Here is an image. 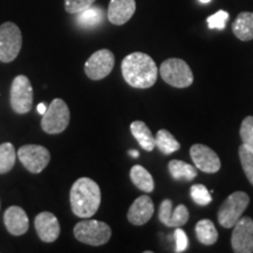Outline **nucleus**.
I'll use <instances>...</instances> for the list:
<instances>
[{
	"mask_svg": "<svg viewBox=\"0 0 253 253\" xmlns=\"http://www.w3.org/2000/svg\"><path fill=\"white\" fill-rule=\"evenodd\" d=\"M122 75L129 86L137 89H147L157 80L158 68L150 55L135 52L126 55L121 63Z\"/></svg>",
	"mask_w": 253,
	"mask_h": 253,
	"instance_id": "f257e3e1",
	"label": "nucleus"
},
{
	"mask_svg": "<svg viewBox=\"0 0 253 253\" xmlns=\"http://www.w3.org/2000/svg\"><path fill=\"white\" fill-rule=\"evenodd\" d=\"M101 204V190L93 179L82 177L71 189V207L75 216L90 218L97 212Z\"/></svg>",
	"mask_w": 253,
	"mask_h": 253,
	"instance_id": "f03ea898",
	"label": "nucleus"
},
{
	"mask_svg": "<svg viewBox=\"0 0 253 253\" xmlns=\"http://www.w3.org/2000/svg\"><path fill=\"white\" fill-rule=\"evenodd\" d=\"M74 236L84 244L101 246L109 242L112 237V229L108 224L100 220H82L75 225Z\"/></svg>",
	"mask_w": 253,
	"mask_h": 253,
	"instance_id": "7ed1b4c3",
	"label": "nucleus"
},
{
	"mask_svg": "<svg viewBox=\"0 0 253 253\" xmlns=\"http://www.w3.org/2000/svg\"><path fill=\"white\" fill-rule=\"evenodd\" d=\"M160 74L164 81L175 88H188L194 82L191 68L184 60L171 58L163 61Z\"/></svg>",
	"mask_w": 253,
	"mask_h": 253,
	"instance_id": "20e7f679",
	"label": "nucleus"
},
{
	"mask_svg": "<svg viewBox=\"0 0 253 253\" xmlns=\"http://www.w3.org/2000/svg\"><path fill=\"white\" fill-rule=\"evenodd\" d=\"M250 197L246 192L236 191L227 197L218 210V223L225 229H231L242 218L249 207Z\"/></svg>",
	"mask_w": 253,
	"mask_h": 253,
	"instance_id": "39448f33",
	"label": "nucleus"
},
{
	"mask_svg": "<svg viewBox=\"0 0 253 253\" xmlns=\"http://www.w3.org/2000/svg\"><path fill=\"white\" fill-rule=\"evenodd\" d=\"M71 113L68 106L61 99H54L41 119V128L47 134L55 135L65 131L69 125Z\"/></svg>",
	"mask_w": 253,
	"mask_h": 253,
	"instance_id": "423d86ee",
	"label": "nucleus"
},
{
	"mask_svg": "<svg viewBox=\"0 0 253 253\" xmlns=\"http://www.w3.org/2000/svg\"><path fill=\"white\" fill-rule=\"evenodd\" d=\"M23 45L20 28L13 23H4L0 26V61L12 62L17 58Z\"/></svg>",
	"mask_w": 253,
	"mask_h": 253,
	"instance_id": "0eeeda50",
	"label": "nucleus"
},
{
	"mask_svg": "<svg viewBox=\"0 0 253 253\" xmlns=\"http://www.w3.org/2000/svg\"><path fill=\"white\" fill-rule=\"evenodd\" d=\"M33 104V88L25 75H18L11 87V106L18 114H27Z\"/></svg>",
	"mask_w": 253,
	"mask_h": 253,
	"instance_id": "6e6552de",
	"label": "nucleus"
},
{
	"mask_svg": "<svg viewBox=\"0 0 253 253\" xmlns=\"http://www.w3.org/2000/svg\"><path fill=\"white\" fill-rule=\"evenodd\" d=\"M18 157L28 171L40 173L49 163L50 154L42 145L27 144L19 149Z\"/></svg>",
	"mask_w": 253,
	"mask_h": 253,
	"instance_id": "1a4fd4ad",
	"label": "nucleus"
},
{
	"mask_svg": "<svg viewBox=\"0 0 253 253\" xmlns=\"http://www.w3.org/2000/svg\"><path fill=\"white\" fill-rule=\"evenodd\" d=\"M115 56L109 49H100L90 55L84 65V72L91 80H102L113 71Z\"/></svg>",
	"mask_w": 253,
	"mask_h": 253,
	"instance_id": "9d476101",
	"label": "nucleus"
},
{
	"mask_svg": "<svg viewBox=\"0 0 253 253\" xmlns=\"http://www.w3.org/2000/svg\"><path fill=\"white\" fill-rule=\"evenodd\" d=\"M231 245L236 253L253 252V220L250 217H243L233 226Z\"/></svg>",
	"mask_w": 253,
	"mask_h": 253,
	"instance_id": "9b49d317",
	"label": "nucleus"
},
{
	"mask_svg": "<svg viewBox=\"0 0 253 253\" xmlns=\"http://www.w3.org/2000/svg\"><path fill=\"white\" fill-rule=\"evenodd\" d=\"M190 156L194 164L201 171L216 173L219 171L221 163L218 155L204 144H194L190 148Z\"/></svg>",
	"mask_w": 253,
	"mask_h": 253,
	"instance_id": "f8f14e48",
	"label": "nucleus"
},
{
	"mask_svg": "<svg viewBox=\"0 0 253 253\" xmlns=\"http://www.w3.org/2000/svg\"><path fill=\"white\" fill-rule=\"evenodd\" d=\"M189 211L184 204H179L175 210L172 209V202L164 199L158 211V219L168 227H181L189 220Z\"/></svg>",
	"mask_w": 253,
	"mask_h": 253,
	"instance_id": "ddd939ff",
	"label": "nucleus"
},
{
	"mask_svg": "<svg viewBox=\"0 0 253 253\" xmlns=\"http://www.w3.org/2000/svg\"><path fill=\"white\" fill-rule=\"evenodd\" d=\"M38 236L45 243H53L60 235V224L54 214L43 211L38 214L34 220Z\"/></svg>",
	"mask_w": 253,
	"mask_h": 253,
	"instance_id": "4468645a",
	"label": "nucleus"
},
{
	"mask_svg": "<svg viewBox=\"0 0 253 253\" xmlns=\"http://www.w3.org/2000/svg\"><path fill=\"white\" fill-rule=\"evenodd\" d=\"M155 211L154 202L149 196L143 195L135 199L134 203L129 208L128 220L132 225L141 226L147 224L151 219Z\"/></svg>",
	"mask_w": 253,
	"mask_h": 253,
	"instance_id": "2eb2a0df",
	"label": "nucleus"
},
{
	"mask_svg": "<svg viewBox=\"0 0 253 253\" xmlns=\"http://www.w3.org/2000/svg\"><path fill=\"white\" fill-rule=\"evenodd\" d=\"M136 11L135 0H110L108 7V20L113 25H125Z\"/></svg>",
	"mask_w": 253,
	"mask_h": 253,
	"instance_id": "dca6fc26",
	"label": "nucleus"
},
{
	"mask_svg": "<svg viewBox=\"0 0 253 253\" xmlns=\"http://www.w3.org/2000/svg\"><path fill=\"white\" fill-rule=\"evenodd\" d=\"M4 223L8 232L13 236L24 235V233L27 232L28 226H30L28 217L24 209L15 207V205L9 207L5 211Z\"/></svg>",
	"mask_w": 253,
	"mask_h": 253,
	"instance_id": "f3484780",
	"label": "nucleus"
},
{
	"mask_svg": "<svg viewBox=\"0 0 253 253\" xmlns=\"http://www.w3.org/2000/svg\"><path fill=\"white\" fill-rule=\"evenodd\" d=\"M235 36L242 41L253 40V12H242L232 24Z\"/></svg>",
	"mask_w": 253,
	"mask_h": 253,
	"instance_id": "a211bd4d",
	"label": "nucleus"
},
{
	"mask_svg": "<svg viewBox=\"0 0 253 253\" xmlns=\"http://www.w3.org/2000/svg\"><path fill=\"white\" fill-rule=\"evenodd\" d=\"M130 131L135 140L138 142L142 149L145 151H153L156 147L155 143V136L149 129V126L143 121H134L130 125Z\"/></svg>",
	"mask_w": 253,
	"mask_h": 253,
	"instance_id": "6ab92c4d",
	"label": "nucleus"
},
{
	"mask_svg": "<svg viewBox=\"0 0 253 253\" xmlns=\"http://www.w3.org/2000/svg\"><path fill=\"white\" fill-rule=\"evenodd\" d=\"M168 169H169L170 175L176 181L191 182L197 176V169H196V167L179 160L170 161L169 164H168Z\"/></svg>",
	"mask_w": 253,
	"mask_h": 253,
	"instance_id": "aec40b11",
	"label": "nucleus"
},
{
	"mask_svg": "<svg viewBox=\"0 0 253 253\" xmlns=\"http://www.w3.org/2000/svg\"><path fill=\"white\" fill-rule=\"evenodd\" d=\"M103 19H104L103 9L91 5L90 7L79 12L77 15V24L81 28L90 30V28H95L99 26V25L102 24Z\"/></svg>",
	"mask_w": 253,
	"mask_h": 253,
	"instance_id": "412c9836",
	"label": "nucleus"
},
{
	"mask_svg": "<svg viewBox=\"0 0 253 253\" xmlns=\"http://www.w3.org/2000/svg\"><path fill=\"white\" fill-rule=\"evenodd\" d=\"M130 179L137 189L143 192H153L155 183L153 176L142 166H134L130 170Z\"/></svg>",
	"mask_w": 253,
	"mask_h": 253,
	"instance_id": "4be33fe9",
	"label": "nucleus"
},
{
	"mask_svg": "<svg viewBox=\"0 0 253 253\" xmlns=\"http://www.w3.org/2000/svg\"><path fill=\"white\" fill-rule=\"evenodd\" d=\"M155 143L158 150L163 155H171L181 149V144L176 140L175 136L167 129H161L155 136Z\"/></svg>",
	"mask_w": 253,
	"mask_h": 253,
	"instance_id": "5701e85b",
	"label": "nucleus"
},
{
	"mask_svg": "<svg viewBox=\"0 0 253 253\" xmlns=\"http://www.w3.org/2000/svg\"><path fill=\"white\" fill-rule=\"evenodd\" d=\"M196 236L203 245H213L218 239V231L210 219H202L196 224Z\"/></svg>",
	"mask_w": 253,
	"mask_h": 253,
	"instance_id": "b1692460",
	"label": "nucleus"
},
{
	"mask_svg": "<svg viewBox=\"0 0 253 253\" xmlns=\"http://www.w3.org/2000/svg\"><path fill=\"white\" fill-rule=\"evenodd\" d=\"M15 158L17 154L12 143L0 144V173L8 172L14 167Z\"/></svg>",
	"mask_w": 253,
	"mask_h": 253,
	"instance_id": "393cba45",
	"label": "nucleus"
},
{
	"mask_svg": "<svg viewBox=\"0 0 253 253\" xmlns=\"http://www.w3.org/2000/svg\"><path fill=\"white\" fill-rule=\"evenodd\" d=\"M239 160L246 177L253 185V151L250 150L244 144L239 147Z\"/></svg>",
	"mask_w": 253,
	"mask_h": 253,
	"instance_id": "a878e982",
	"label": "nucleus"
},
{
	"mask_svg": "<svg viewBox=\"0 0 253 253\" xmlns=\"http://www.w3.org/2000/svg\"><path fill=\"white\" fill-rule=\"evenodd\" d=\"M190 196H191L192 201L197 205H201V207H205V205H209L212 202L211 192L203 184L192 185L191 189H190Z\"/></svg>",
	"mask_w": 253,
	"mask_h": 253,
	"instance_id": "bb28decb",
	"label": "nucleus"
},
{
	"mask_svg": "<svg viewBox=\"0 0 253 253\" xmlns=\"http://www.w3.org/2000/svg\"><path fill=\"white\" fill-rule=\"evenodd\" d=\"M243 144L253 151V116H248L243 120L239 130Z\"/></svg>",
	"mask_w": 253,
	"mask_h": 253,
	"instance_id": "cd10ccee",
	"label": "nucleus"
},
{
	"mask_svg": "<svg viewBox=\"0 0 253 253\" xmlns=\"http://www.w3.org/2000/svg\"><path fill=\"white\" fill-rule=\"evenodd\" d=\"M227 19H229V13H227L226 11L220 9V11H218L217 13L210 15V17L207 19L208 26L210 30L223 31L226 26Z\"/></svg>",
	"mask_w": 253,
	"mask_h": 253,
	"instance_id": "c85d7f7f",
	"label": "nucleus"
},
{
	"mask_svg": "<svg viewBox=\"0 0 253 253\" xmlns=\"http://www.w3.org/2000/svg\"><path fill=\"white\" fill-rule=\"evenodd\" d=\"M95 0H65V8L68 13L78 14L79 12L90 7Z\"/></svg>",
	"mask_w": 253,
	"mask_h": 253,
	"instance_id": "c756f323",
	"label": "nucleus"
},
{
	"mask_svg": "<svg viewBox=\"0 0 253 253\" xmlns=\"http://www.w3.org/2000/svg\"><path fill=\"white\" fill-rule=\"evenodd\" d=\"M177 230H175V233H173V237H175V242H176V252L181 253L184 252L189 246V240H188V236L186 233L183 231L181 227H176Z\"/></svg>",
	"mask_w": 253,
	"mask_h": 253,
	"instance_id": "7c9ffc66",
	"label": "nucleus"
},
{
	"mask_svg": "<svg viewBox=\"0 0 253 253\" xmlns=\"http://www.w3.org/2000/svg\"><path fill=\"white\" fill-rule=\"evenodd\" d=\"M47 108H48V107L46 106V103H43V102H41V103H39L38 104V113L40 114V115H43V114L46 113V110H47Z\"/></svg>",
	"mask_w": 253,
	"mask_h": 253,
	"instance_id": "2f4dec72",
	"label": "nucleus"
},
{
	"mask_svg": "<svg viewBox=\"0 0 253 253\" xmlns=\"http://www.w3.org/2000/svg\"><path fill=\"white\" fill-rule=\"evenodd\" d=\"M129 155H130V156H132L134 158H137L138 157V151L137 150H129Z\"/></svg>",
	"mask_w": 253,
	"mask_h": 253,
	"instance_id": "473e14b6",
	"label": "nucleus"
},
{
	"mask_svg": "<svg viewBox=\"0 0 253 253\" xmlns=\"http://www.w3.org/2000/svg\"><path fill=\"white\" fill-rule=\"evenodd\" d=\"M199 1H201L202 4H209V2H210L211 0H199Z\"/></svg>",
	"mask_w": 253,
	"mask_h": 253,
	"instance_id": "72a5a7b5",
	"label": "nucleus"
}]
</instances>
